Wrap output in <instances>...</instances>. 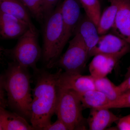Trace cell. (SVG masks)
<instances>
[{
  "label": "cell",
  "instance_id": "obj_1",
  "mask_svg": "<svg viewBox=\"0 0 130 130\" xmlns=\"http://www.w3.org/2000/svg\"><path fill=\"white\" fill-rule=\"evenodd\" d=\"M62 72L61 68L54 73L38 68L34 70L36 83L32 90L30 121L35 130H43L52 123L58 100V81Z\"/></svg>",
  "mask_w": 130,
  "mask_h": 130
},
{
  "label": "cell",
  "instance_id": "obj_2",
  "mask_svg": "<svg viewBox=\"0 0 130 130\" xmlns=\"http://www.w3.org/2000/svg\"><path fill=\"white\" fill-rule=\"evenodd\" d=\"M30 78L28 68L13 61L1 77V87L6 94L8 106L29 120L32 100Z\"/></svg>",
  "mask_w": 130,
  "mask_h": 130
},
{
  "label": "cell",
  "instance_id": "obj_3",
  "mask_svg": "<svg viewBox=\"0 0 130 130\" xmlns=\"http://www.w3.org/2000/svg\"><path fill=\"white\" fill-rule=\"evenodd\" d=\"M43 24V47L42 57L47 68H51L60 57L64 47L63 43L64 25L61 3L58 4Z\"/></svg>",
  "mask_w": 130,
  "mask_h": 130
},
{
  "label": "cell",
  "instance_id": "obj_4",
  "mask_svg": "<svg viewBox=\"0 0 130 130\" xmlns=\"http://www.w3.org/2000/svg\"><path fill=\"white\" fill-rule=\"evenodd\" d=\"M84 108L78 94L71 90L59 87L55 114L67 125L69 130H85Z\"/></svg>",
  "mask_w": 130,
  "mask_h": 130
},
{
  "label": "cell",
  "instance_id": "obj_5",
  "mask_svg": "<svg viewBox=\"0 0 130 130\" xmlns=\"http://www.w3.org/2000/svg\"><path fill=\"white\" fill-rule=\"evenodd\" d=\"M38 32L29 29L20 37L14 47L4 49V53L13 61L24 67L37 68L36 64L42 57V51L38 40Z\"/></svg>",
  "mask_w": 130,
  "mask_h": 130
},
{
  "label": "cell",
  "instance_id": "obj_6",
  "mask_svg": "<svg viewBox=\"0 0 130 130\" xmlns=\"http://www.w3.org/2000/svg\"><path fill=\"white\" fill-rule=\"evenodd\" d=\"M90 56L89 51L78 32L69 42L66 52L54 64L66 72L81 74Z\"/></svg>",
  "mask_w": 130,
  "mask_h": 130
},
{
  "label": "cell",
  "instance_id": "obj_7",
  "mask_svg": "<svg viewBox=\"0 0 130 130\" xmlns=\"http://www.w3.org/2000/svg\"><path fill=\"white\" fill-rule=\"evenodd\" d=\"M130 51V44L128 42L112 32H108L100 35L97 44L90 52V56L103 54L119 60Z\"/></svg>",
  "mask_w": 130,
  "mask_h": 130
},
{
  "label": "cell",
  "instance_id": "obj_8",
  "mask_svg": "<svg viewBox=\"0 0 130 130\" xmlns=\"http://www.w3.org/2000/svg\"><path fill=\"white\" fill-rule=\"evenodd\" d=\"M81 5L79 0H64L61 3V11L64 28L63 45L66 46L68 40L75 32L81 20Z\"/></svg>",
  "mask_w": 130,
  "mask_h": 130
},
{
  "label": "cell",
  "instance_id": "obj_9",
  "mask_svg": "<svg viewBox=\"0 0 130 130\" xmlns=\"http://www.w3.org/2000/svg\"><path fill=\"white\" fill-rule=\"evenodd\" d=\"M58 86L60 88L71 90L79 94L96 89L94 78L90 75L85 76L65 72L60 74Z\"/></svg>",
  "mask_w": 130,
  "mask_h": 130
},
{
  "label": "cell",
  "instance_id": "obj_10",
  "mask_svg": "<svg viewBox=\"0 0 130 130\" xmlns=\"http://www.w3.org/2000/svg\"><path fill=\"white\" fill-rule=\"evenodd\" d=\"M29 28L27 24L16 17L0 12V35L2 40L19 38Z\"/></svg>",
  "mask_w": 130,
  "mask_h": 130
},
{
  "label": "cell",
  "instance_id": "obj_11",
  "mask_svg": "<svg viewBox=\"0 0 130 130\" xmlns=\"http://www.w3.org/2000/svg\"><path fill=\"white\" fill-rule=\"evenodd\" d=\"M118 10L112 32L130 44V0H116Z\"/></svg>",
  "mask_w": 130,
  "mask_h": 130
},
{
  "label": "cell",
  "instance_id": "obj_12",
  "mask_svg": "<svg viewBox=\"0 0 130 130\" xmlns=\"http://www.w3.org/2000/svg\"><path fill=\"white\" fill-rule=\"evenodd\" d=\"M0 12L16 17L27 24L31 30L38 32L30 13L21 0H0Z\"/></svg>",
  "mask_w": 130,
  "mask_h": 130
},
{
  "label": "cell",
  "instance_id": "obj_13",
  "mask_svg": "<svg viewBox=\"0 0 130 130\" xmlns=\"http://www.w3.org/2000/svg\"><path fill=\"white\" fill-rule=\"evenodd\" d=\"M75 32L80 35L89 53L96 46L100 40V35L97 26L85 14L82 16Z\"/></svg>",
  "mask_w": 130,
  "mask_h": 130
},
{
  "label": "cell",
  "instance_id": "obj_14",
  "mask_svg": "<svg viewBox=\"0 0 130 130\" xmlns=\"http://www.w3.org/2000/svg\"><path fill=\"white\" fill-rule=\"evenodd\" d=\"M118 61L117 58L106 55H95L89 65L91 76L95 79L106 77L111 72Z\"/></svg>",
  "mask_w": 130,
  "mask_h": 130
},
{
  "label": "cell",
  "instance_id": "obj_15",
  "mask_svg": "<svg viewBox=\"0 0 130 130\" xmlns=\"http://www.w3.org/2000/svg\"><path fill=\"white\" fill-rule=\"evenodd\" d=\"M119 118L109 109L92 108L87 122L89 130H104L117 122Z\"/></svg>",
  "mask_w": 130,
  "mask_h": 130
},
{
  "label": "cell",
  "instance_id": "obj_16",
  "mask_svg": "<svg viewBox=\"0 0 130 130\" xmlns=\"http://www.w3.org/2000/svg\"><path fill=\"white\" fill-rule=\"evenodd\" d=\"M0 130H35L26 119L16 112L7 111L0 107Z\"/></svg>",
  "mask_w": 130,
  "mask_h": 130
},
{
  "label": "cell",
  "instance_id": "obj_17",
  "mask_svg": "<svg viewBox=\"0 0 130 130\" xmlns=\"http://www.w3.org/2000/svg\"><path fill=\"white\" fill-rule=\"evenodd\" d=\"M110 5L101 13L97 27L100 35L111 30L115 23L118 10L116 0H108Z\"/></svg>",
  "mask_w": 130,
  "mask_h": 130
},
{
  "label": "cell",
  "instance_id": "obj_18",
  "mask_svg": "<svg viewBox=\"0 0 130 130\" xmlns=\"http://www.w3.org/2000/svg\"><path fill=\"white\" fill-rule=\"evenodd\" d=\"M78 95L84 108H97L106 105L110 101L103 93L96 89Z\"/></svg>",
  "mask_w": 130,
  "mask_h": 130
},
{
  "label": "cell",
  "instance_id": "obj_19",
  "mask_svg": "<svg viewBox=\"0 0 130 130\" xmlns=\"http://www.w3.org/2000/svg\"><path fill=\"white\" fill-rule=\"evenodd\" d=\"M94 79L96 89L103 93L110 101L115 100L121 94L118 86L106 77Z\"/></svg>",
  "mask_w": 130,
  "mask_h": 130
},
{
  "label": "cell",
  "instance_id": "obj_20",
  "mask_svg": "<svg viewBox=\"0 0 130 130\" xmlns=\"http://www.w3.org/2000/svg\"><path fill=\"white\" fill-rule=\"evenodd\" d=\"M85 14L98 25L101 14L100 0H79Z\"/></svg>",
  "mask_w": 130,
  "mask_h": 130
},
{
  "label": "cell",
  "instance_id": "obj_21",
  "mask_svg": "<svg viewBox=\"0 0 130 130\" xmlns=\"http://www.w3.org/2000/svg\"><path fill=\"white\" fill-rule=\"evenodd\" d=\"M31 15L41 23L44 22L42 11V0H21Z\"/></svg>",
  "mask_w": 130,
  "mask_h": 130
},
{
  "label": "cell",
  "instance_id": "obj_22",
  "mask_svg": "<svg viewBox=\"0 0 130 130\" xmlns=\"http://www.w3.org/2000/svg\"><path fill=\"white\" fill-rule=\"evenodd\" d=\"M126 108H130V91L123 93L115 100L109 101L106 105L95 108L109 109Z\"/></svg>",
  "mask_w": 130,
  "mask_h": 130
},
{
  "label": "cell",
  "instance_id": "obj_23",
  "mask_svg": "<svg viewBox=\"0 0 130 130\" xmlns=\"http://www.w3.org/2000/svg\"><path fill=\"white\" fill-rule=\"evenodd\" d=\"M60 1V0H42V11L44 21L53 12L59 4Z\"/></svg>",
  "mask_w": 130,
  "mask_h": 130
},
{
  "label": "cell",
  "instance_id": "obj_24",
  "mask_svg": "<svg viewBox=\"0 0 130 130\" xmlns=\"http://www.w3.org/2000/svg\"><path fill=\"white\" fill-rule=\"evenodd\" d=\"M43 130H69L67 125L62 120L58 119L55 122L50 123Z\"/></svg>",
  "mask_w": 130,
  "mask_h": 130
},
{
  "label": "cell",
  "instance_id": "obj_25",
  "mask_svg": "<svg viewBox=\"0 0 130 130\" xmlns=\"http://www.w3.org/2000/svg\"><path fill=\"white\" fill-rule=\"evenodd\" d=\"M117 123L119 130H130V114L120 118Z\"/></svg>",
  "mask_w": 130,
  "mask_h": 130
},
{
  "label": "cell",
  "instance_id": "obj_26",
  "mask_svg": "<svg viewBox=\"0 0 130 130\" xmlns=\"http://www.w3.org/2000/svg\"><path fill=\"white\" fill-rule=\"evenodd\" d=\"M120 94L130 91V76L120 84L118 85Z\"/></svg>",
  "mask_w": 130,
  "mask_h": 130
},
{
  "label": "cell",
  "instance_id": "obj_27",
  "mask_svg": "<svg viewBox=\"0 0 130 130\" xmlns=\"http://www.w3.org/2000/svg\"><path fill=\"white\" fill-rule=\"evenodd\" d=\"M130 76V65L129 67L128 68L127 70V72L125 74V78H127Z\"/></svg>",
  "mask_w": 130,
  "mask_h": 130
}]
</instances>
